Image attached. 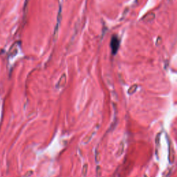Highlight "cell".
<instances>
[{"mask_svg": "<svg viewBox=\"0 0 177 177\" xmlns=\"http://www.w3.org/2000/svg\"><path fill=\"white\" fill-rule=\"evenodd\" d=\"M124 147H125V145H124V143L122 142V141H121V142L120 143L118 149V150H117L116 154V156L117 158L120 157V156L122 154V153H123L124 152Z\"/></svg>", "mask_w": 177, "mask_h": 177, "instance_id": "cell-6", "label": "cell"}, {"mask_svg": "<svg viewBox=\"0 0 177 177\" xmlns=\"http://www.w3.org/2000/svg\"><path fill=\"white\" fill-rule=\"evenodd\" d=\"M88 172V164L85 163V165H83V170H82V175L83 176H86V175L87 174Z\"/></svg>", "mask_w": 177, "mask_h": 177, "instance_id": "cell-8", "label": "cell"}, {"mask_svg": "<svg viewBox=\"0 0 177 177\" xmlns=\"http://www.w3.org/2000/svg\"><path fill=\"white\" fill-rule=\"evenodd\" d=\"M110 46L112 49V52L113 55L117 53L120 47V39L116 35H113L110 42Z\"/></svg>", "mask_w": 177, "mask_h": 177, "instance_id": "cell-1", "label": "cell"}, {"mask_svg": "<svg viewBox=\"0 0 177 177\" xmlns=\"http://www.w3.org/2000/svg\"><path fill=\"white\" fill-rule=\"evenodd\" d=\"M66 75L65 73H63L60 77V78L59 79L58 82L56 85V87L58 88L64 87V85H66Z\"/></svg>", "mask_w": 177, "mask_h": 177, "instance_id": "cell-3", "label": "cell"}, {"mask_svg": "<svg viewBox=\"0 0 177 177\" xmlns=\"http://www.w3.org/2000/svg\"><path fill=\"white\" fill-rule=\"evenodd\" d=\"M95 157H96V162H98L100 160V153L98 152V150L96 149V155H95Z\"/></svg>", "mask_w": 177, "mask_h": 177, "instance_id": "cell-9", "label": "cell"}, {"mask_svg": "<svg viewBox=\"0 0 177 177\" xmlns=\"http://www.w3.org/2000/svg\"><path fill=\"white\" fill-rule=\"evenodd\" d=\"M170 1H171V0H170Z\"/></svg>", "mask_w": 177, "mask_h": 177, "instance_id": "cell-11", "label": "cell"}, {"mask_svg": "<svg viewBox=\"0 0 177 177\" xmlns=\"http://www.w3.org/2000/svg\"><path fill=\"white\" fill-rule=\"evenodd\" d=\"M137 88H138V85H136V84H135V85H133L132 86H131L129 88L128 91H127L128 94L132 95L133 93H134L136 92Z\"/></svg>", "mask_w": 177, "mask_h": 177, "instance_id": "cell-7", "label": "cell"}, {"mask_svg": "<svg viewBox=\"0 0 177 177\" xmlns=\"http://www.w3.org/2000/svg\"><path fill=\"white\" fill-rule=\"evenodd\" d=\"M144 177H147V175H145V176H144Z\"/></svg>", "mask_w": 177, "mask_h": 177, "instance_id": "cell-10", "label": "cell"}, {"mask_svg": "<svg viewBox=\"0 0 177 177\" xmlns=\"http://www.w3.org/2000/svg\"><path fill=\"white\" fill-rule=\"evenodd\" d=\"M155 17L156 15L154 12H150V13L147 14L145 16H144V17L142 19V20H143L144 22H150L155 19Z\"/></svg>", "mask_w": 177, "mask_h": 177, "instance_id": "cell-5", "label": "cell"}, {"mask_svg": "<svg viewBox=\"0 0 177 177\" xmlns=\"http://www.w3.org/2000/svg\"><path fill=\"white\" fill-rule=\"evenodd\" d=\"M97 129H98V127H97V128L96 129H93V131H92L91 133H89V134H88L87 136H86L84 139H83V142L84 143H88L89 142L91 139L93 138V137L94 136V135L96 133V131H97Z\"/></svg>", "mask_w": 177, "mask_h": 177, "instance_id": "cell-4", "label": "cell"}, {"mask_svg": "<svg viewBox=\"0 0 177 177\" xmlns=\"http://www.w3.org/2000/svg\"><path fill=\"white\" fill-rule=\"evenodd\" d=\"M61 16H62V5H60V9H59L58 15V18H57V25H56V26L55 27V31H54V34H53L54 39H56L57 35H58V31L59 25H60V20H61L60 19L62 18Z\"/></svg>", "mask_w": 177, "mask_h": 177, "instance_id": "cell-2", "label": "cell"}]
</instances>
